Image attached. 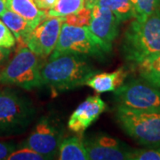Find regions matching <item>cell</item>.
<instances>
[{"label":"cell","mask_w":160,"mask_h":160,"mask_svg":"<svg viewBox=\"0 0 160 160\" xmlns=\"http://www.w3.org/2000/svg\"><path fill=\"white\" fill-rule=\"evenodd\" d=\"M62 140V128L49 117H42L21 148H28L41 154L46 159H54Z\"/></svg>","instance_id":"8"},{"label":"cell","mask_w":160,"mask_h":160,"mask_svg":"<svg viewBox=\"0 0 160 160\" xmlns=\"http://www.w3.org/2000/svg\"><path fill=\"white\" fill-rule=\"evenodd\" d=\"M111 52L102 41L92 33L88 26H71L63 22L57 44L49 60L64 54L104 58Z\"/></svg>","instance_id":"6"},{"label":"cell","mask_w":160,"mask_h":160,"mask_svg":"<svg viewBox=\"0 0 160 160\" xmlns=\"http://www.w3.org/2000/svg\"><path fill=\"white\" fill-rule=\"evenodd\" d=\"M40 57L26 46H20L11 61L0 69V85L14 86L24 90L43 86Z\"/></svg>","instance_id":"5"},{"label":"cell","mask_w":160,"mask_h":160,"mask_svg":"<svg viewBox=\"0 0 160 160\" xmlns=\"http://www.w3.org/2000/svg\"><path fill=\"white\" fill-rule=\"evenodd\" d=\"M136 66L138 74L142 79L160 88V52L138 63Z\"/></svg>","instance_id":"18"},{"label":"cell","mask_w":160,"mask_h":160,"mask_svg":"<svg viewBox=\"0 0 160 160\" xmlns=\"http://www.w3.org/2000/svg\"><path fill=\"white\" fill-rule=\"evenodd\" d=\"M86 0H58L56 6L46 12L48 17H65L85 7Z\"/></svg>","instance_id":"19"},{"label":"cell","mask_w":160,"mask_h":160,"mask_svg":"<svg viewBox=\"0 0 160 160\" xmlns=\"http://www.w3.org/2000/svg\"><path fill=\"white\" fill-rule=\"evenodd\" d=\"M115 116L121 129L138 144L160 147V108L133 109L117 106Z\"/></svg>","instance_id":"4"},{"label":"cell","mask_w":160,"mask_h":160,"mask_svg":"<svg viewBox=\"0 0 160 160\" xmlns=\"http://www.w3.org/2000/svg\"><path fill=\"white\" fill-rule=\"evenodd\" d=\"M120 22L109 9L94 5L91 8L88 28L102 43L112 50V44L118 35Z\"/></svg>","instance_id":"11"},{"label":"cell","mask_w":160,"mask_h":160,"mask_svg":"<svg viewBox=\"0 0 160 160\" xmlns=\"http://www.w3.org/2000/svg\"><path fill=\"white\" fill-rule=\"evenodd\" d=\"M94 5L109 9L120 22L135 17L130 0H92L89 3H86L85 6L91 9Z\"/></svg>","instance_id":"17"},{"label":"cell","mask_w":160,"mask_h":160,"mask_svg":"<svg viewBox=\"0 0 160 160\" xmlns=\"http://www.w3.org/2000/svg\"><path fill=\"white\" fill-rule=\"evenodd\" d=\"M88 159L129 160L132 148L116 138L96 133L84 138Z\"/></svg>","instance_id":"10"},{"label":"cell","mask_w":160,"mask_h":160,"mask_svg":"<svg viewBox=\"0 0 160 160\" xmlns=\"http://www.w3.org/2000/svg\"><path fill=\"white\" fill-rule=\"evenodd\" d=\"M11 52L12 49L0 46V67L5 65L9 61V57L11 55Z\"/></svg>","instance_id":"27"},{"label":"cell","mask_w":160,"mask_h":160,"mask_svg":"<svg viewBox=\"0 0 160 160\" xmlns=\"http://www.w3.org/2000/svg\"><path fill=\"white\" fill-rule=\"evenodd\" d=\"M37 7L40 10H50L56 6L58 0H34Z\"/></svg>","instance_id":"26"},{"label":"cell","mask_w":160,"mask_h":160,"mask_svg":"<svg viewBox=\"0 0 160 160\" xmlns=\"http://www.w3.org/2000/svg\"><path fill=\"white\" fill-rule=\"evenodd\" d=\"M7 160H45L46 158L35 150L28 148H21L14 150L7 157Z\"/></svg>","instance_id":"22"},{"label":"cell","mask_w":160,"mask_h":160,"mask_svg":"<svg viewBox=\"0 0 160 160\" xmlns=\"http://www.w3.org/2000/svg\"><path fill=\"white\" fill-rule=\"evenodd\" d=\"M64 17H47L30 32L25 46L40 58L51 55L57 44Z\"/></svg>","instance_id":"9"},{"label":"cell","mask_w":160,"mask_h":160,"mask_svg":"<svg viewBox=\"0 0 160 160\" xmlns=\"http://www.w3.org/2000/svg\"><path fill=\"white\" fill-rule=\"evenodd\" d=\"M35 116L36 109L27 95L9 86L0 88V138L22 133Z\"/></svg>","instance_id":"3"},{"label":"cell","mask_w":160,"mask_h":160,"mask_svg":"<svg viewBox=\"0 0 160 160\" xmlns=\"http://www.w3.org/2000/svg\"><path fill=\"white\" fill-rule=\"evenodd\" d=\"M134 11V19L144 20L160 11V0H130Z\"/></svg>","instance_id":"20"},{"label":"cell","mask_w":160,"mask_h":160,"mask_svg":"<svg viewBox=\"0 0 160 160\" xmlns=\"http://www.w3.org/2000/svg\"><path fill=\"white\" fill-rule=\"evenodd\" d=\"M127 62L138 64L160 52V11L144 20L134 19L127 27L121 44Z\"/></svg>","instance_id":"2"},{"label":"cell","mask_w":160,"mask_h":160,"mask_svg":"<svg viewBox=\"0 0 160 160\" xmlns=\"http://www.w3.org/2000/svg\"><path fill=\"white\" fill-rule=\"evenodd\" d=\"M128 72L125 67H121L113 72L95 73L86 81V86L91 87L98 93L114 92L125 83Z\"/></svg>","instance_id":"13"},{"label":"cell","mask_w":160,"mask_h":160,"mask_svg":"<svg viewBox=\"0 0 160 160\" xmlns=\"http://www.w3.org/2000/svg\"><path fill=\"white\" fill-rule=\"evenodd\" d=\"M107 109V104L98 95L88 96L72 112L68 121V127L73 132L81 134Z\"/></svg>","instance_id":"12"},{"label":"cell","mask_w":160,"mask_h":160,"mask_svg":"<svg viewBox=\"0 0 160 160\" xmlns=\"http://www.w3.org/2000/svg\"><path fill=\"white\" fill-rule=\"evenodd\" d=\"M95 73L97 71L85 58L64 54L49 60L42 67L41 78L52 92H62L86 86V81Z\"/></svg>","instance_id":"1"},{"label":"cell","mask_w":160,"mask_h":160,"mask_svg":"<svg viewBox=\"0 0 160 160\" xmlns=\"http://www.w3.org/2000/svg\"><path fill=\"white\" fill-rule=\"evenodd\" d=\"M91 1H92V0H86V3H89V2H91ZM85 3V4H86Z\"/></svg>","instance_id":"29"},{"label":"cell","mask_w":160,"mask_h":160,"mask_svg":"<svg viewBox=\"0 0 160 160\" xmlns=\"http://www.w3.org/2000/svg\"><path fill=\"white\" fill-rule=\"evenodd\" d=\"M91 19V9L86 8V6L81 9L79 12L74 14L67 15L64 17V22L68 23L71 26L82 27V26H88Z\"/></svg>","instance_id":"21"},{"label":"cell","mask_w":160,"mask_h":160,"mask_svg":"<svg viewBox=\"0 0 160 160\" xmlns=\"http://www.w3.org/2000/svg\"><path fill=\"white\" fill-rule=\"evenodd\" d=\"M129 160H160V147L149 149H133Z\"/></svg>","instance_id":"23"},{"label":"cell","mask_w":160,"mask_h":160,"mask_svg":"<svg viewBox=\"0 0 160 160\" xmlns=\"http://www.w3.org/2000/svg\"><path fill=\"white\" fill-rule=\"evenodd\" d=\"M117 106L133 109L160 108V89L143 79H132L124 83L114 91Z\"/></svg>","instance_id":"7"},{"label":"cell","mask_w":160,"mask_h":160,"mask_svg":"<svg viewBox=\"0 0 160 160\" xmlns=\"http://www.w3.org/2000/svg\"><path fill=\"white\" fill-rule=\"evenodd\" d=\"M16 44V39L10 29L0 19V46L12 49Z\"/></svg>","instance_id":"24"},{"label":"cell","mask_w":160,"mask_h":160,"mask_svg":"<svg viewBox=\"0 0 160 160\" xmlns=\"http://www.w3.org/2000/svg\"><path fill=\"white\" fill-rule=\"evenodd\" d=\"M0 19L10 29L20 46H25L26 41L34 27L22 16L6 9L0 14Z\"/></svg>","instance_id":"14"},{"label":"cell","mask_w":160,"mask_h":160,"mask_svg":"<svg viewBox=\"0 0 160 160\" xmlns=\"http://www.w3.org/2000/svg\"><path fill=\"white\" fill-rule=\"evenodd\" d=\"M16 149V145L12 142H0V160L7 157Z\"/></svg>","instance_id":"25"},{"label":"cell","mask_w":160,"mask_h":160,"mask_svg":"<svg viewBox=\"0 0 160 160\" xmlns=\"http://www.w3.org/2000/svg\"><path fill=\"white\" fill-rule=\"evenodd\" d=\"M57 158L60 160H88L82 136H71L62 140Z\"/></svg>","instance_id":"16"},{"label":"cell","mask_w":160,"mask_h":160,"mask_svg":"<svg viewBox=\"0 0 160 160\" xmlns=\"http://www.w3.org/2000/svg\"><path fill=\"white\" fill-rule=\"evenodd\" d=\"M6 9L7 8H6V1L5 0H0V14L3 13Z\"/></svg>","instance_id":"28"},{"label":"cell","mask_w":160,"mask_h":160,"mask_svg":"<svg viewBox=\"0 0 160 160\" xmlns=\"http://www.w3.org/2000/svg\"><path fill=\"white\" fill-rule=\"evenodd\" d=\"M6 8L26 19L33 27L47 17L46 11L38 9L34 0H5Z\"/></svg>","instance_id":"15"}]
</instances>
